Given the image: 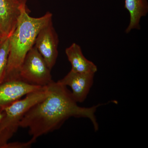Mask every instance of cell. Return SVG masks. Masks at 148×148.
I'll return each mask as SVG.
<instances>
[{"label": "cell", "mask_w": 148, "mask_h": 148, "mask_svg": "<svg viewBox=\"0 0 148 148\" xmlns=\"http://www.w3.org/2000/svg\"><path fill=\"white\" fill-rule=\"evenodd\" d=\"M27 2L24 0L22 3L16 28L9 37V53L4 81L18 79L19 69L28 51L34 45L38 34L52 19L53 14L49 12L40 17L30 16Z\"/></svg>", "instance_id": "obj_2"}, {"label": "cell", "mask_w": 148, "mask_h": 148, "mask_svg": "<svg viewBox=\"0 0 148 148\" xmlns=\"http://www.w3.org/2000/svg\"><path fill=\"white\" fill-rule=\"evenodd\" d=\"M47 86L49 92L47 97L29 109L20 122V127L29 128L32 139L36 140L39 137L59 129L72 117L88 119L94 130L98 131L99 125L95 112L103 104L89 108L80 107L67 86L53 80Z\"/></svg>", "instance_id": "obj_1"}, {"label": "cell", "mask_w": 148, "mask_h": 148, "mask_svg": "<svg viewBox=\"0 0 148 148\" xmlns=\"http://www.w3.org/2000/svg\"><path fill=\"white\" fill-rule=\"evenodd\" d=\"M24 0H0V32L3 39L12 34L16 28Z\"/></svg>", "instance_id": "obj_8"}, {"label": "cell", "mask_w": 148, "mask_h": 148, "mask_svg": "<svg viewBox=\"0 0 148 148\" xmlns=\"http://www.w3.org/2000/svg\"><path fill=\"white\" fill-rule=\"evenodd\" d=\"M59 39L52 20L40 31L34 46L51 70L56 63L58 56Z\"/></svg>", "instance_id": "obj_5"}, {"label": "cell", "mask_w": 148, "mask_h": 148, "mask_svg": "<svg viewBox=\"0 0 148 148\" xmlns=\"http://www.w3.org/2000/svg\"><path fill=\"white\" fill-rule=\"evenodd\" d=\"M49 92L47 86H45L40 90L29 93L3 110V115L0 122V148H3L16 133L25 114L47 97Z\"/></svg>", "instance_id": "obj_3"}, {"label": "cell", "mask_w": 148, "mask_h": 148, "mask_svg": "<svg viewBox=\"0 0 148 148\" xmlns=\"http://www.w3.org/2000/svg\"><path fill=\"white\" fill-rule=\"evenodd\" d=\"M43 87L29 84L19 79L4 81L0 84V112L24 96Z\"/></svg>", "instance_id": "obj_6"}, {"label": "cell", "mask_w": 148, "mask_h": 148, "mask_svg": "<svg viewBox=\"0 0 148 148\" xmlns=\"http://www.w3.org/2000/svg\"><path fill=\"white\" fill-rule=\"evenodd\" d=\"M66 54L71 64V71L79 73L95 74L98 71L97 66L85 57L81 47L77 44H73L66 49Z\"/></svg>", "instance_id": "obj_9"}, {"label": "cell", "mask_w": 148, "mask_h": 148, "mask_svg": "<svg viewBox=\"0 0 148 148\" xmlns=\"http://www.w3.org/2000/svg\"><path fill=\"white\" fill-rule=\"evenodd\" d=\"M3 115V111L2 112H0V122H1V120L2 118Z\"/></svg>", "instance_id": "obj_13"}, {"label": "cell", "mask_w": 148, "mask_h": 148, "mask_svg": "<svg viewBox=\"0 0 148 148\" xmlns=\"http://www.w3.org/2000/svg\"><path fill=\"white\" fill-rule=\"evenodd\" d=\"M95 74L79 73L71 70L57 82L71 88L72 96L77 103L85 101L94 82Z\"/></svg>", "instance_id": "obj_7"}, {"label": "cell", "mask_w": 148, "mask_h": 148, "mask_svg": "<svg viewBox=\"0 0 148 148\" xmlns=\"http://www.w3.org/2000/svg\"><path fill=\"white\" fill-rule=\"evenodd\" d=\"M3 39V36L1 34V32H0V41H1V40Z\"/></svg>", "instance_id": "obj_14"}, {"label": "cell", "mask_w": 148, "mask_h": 148, "mask_svg": "<svg viewBox=\"0 0 148 148\" xmlns=\"http://www.w3.org/2000/svg\"><path fill=\"white\" fill-rule=\"evenodd\" d=\"M124 8L129 12V24L125 30L126 34L132 30H140L141 18L148 12V0H125Z\"/></svg>", "instance_id": "obj_10"}, {"label": "cell", "mask_w": 148, "mask_h": 148, "mask_svg": "<svg viewBox=\"0 0 148 148\" xmlns=\"http://www.w3.org/2000/svg\"><path fill=\"white\" fill-rule=\"evenodd\" d=\"M9 37L0 41V84L4 80L9 53Z\"/></svg>", "instance_id": "obj_11"}, {"label": "cell", "mask_w": 148, "mask_h": 148, "mask_svg": "<svg viewBox=\"0 0 148 148\" xmlns=\"http://www.w3.org/2000/svg\"><path fill=\"white\" fill-rule=\"evenodd\" d=\"M50 69L34 45L28 51L18 73V79L29 84L47 86L53 81Z\"/></svg>", "instance_id": "obj_4"}, {"label": "cell", "mask_w": 148, "mask_h": 148, "mask_svg": "<svg viewBox=\"0 0 148 148\" xmlns=\"http://www.w3.org/2000/svg\"><path fill=\"white\" fill-rule=\"evenodd\" d=\"M36 140L34 139H31L28 142L21 143V142H14L8 143L3 147V148H27L30 147L32 144H34Z\"/></svg>", "instance_id": "obj_12"}]
</instances>
